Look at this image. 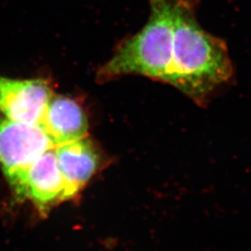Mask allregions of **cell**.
Returning a JSON list of instances; mask_svg holds the SVG:
<instances>
[{
    "label": "cell",
    "instance_id": "obj_7",
    "mask_svg": "<svg viewBox=\"0 0 251 251\" xmlns=\"http://www.w3.org/2000/svg\"><path fill=\"white\" fill-rule=\"evenodd\" d=\"M40 126L57 146L87 137L88 118L77 100L63 95H52Z\"/></svg>",
    "mask_w": 251,
    "mask_h": 251
},
{
    "label": "cell",
    "instance_id": "obj_2",
    "mask_svg": "<svg viewBox=\"0 0 251 251\" xmlns=\"http://www.w3.org/2000/svg\"><path fill=\"white\" fill-rule=\"evenodd\" d=\"M150 15L134 36L118 46L98 71L100 82L139 75L165 82L171 65L174 35V0H148Z\"/></svg>",
    "mask_w": 251,
    "mask_h": 251
},
{
    "label": "cell",
    "instance_id": "obj_1",
    "mask_svg": "<svg viewBox=\"0 0 251 251\" xmlns=\"http://www.w3.org/2000/svg\"><path fill=\"white\" fill-rule=\"evenodd\" d=\"M233 73L225 41L201 27L190 0H174L172 57L165 82L203 105Z\"/></svg>",
    "mask_w": 251,
    "mask_h": 251
},
{
    "label": "cell",
    "instance_id": "obj_3",
    "mask_svg": "<svg viewBox=\"0 0 251 251\" xmlns=\"http://www.w3.org/2000/svg\"><path fill=\"white\" fill-rule=\"evenodd\" d=\"M53 147L41 126L11 121L0 115V169L15 197L30 166Z\"/></svg>",
    "mask_w": 251,
    "mask_h": 251
},
{
    "label": "cell",
    "instance_id": "obj_6",
    "mask_svg": "<svg viewBox=\"0 0 251 251\" xmlns=\"http://www.w3.org/2000/svg\"><path fill=\"white\" fill-rule=\"evenodd\" d=\"M55 152L70 200L80 193L99 171L101 155L97 146L87 137L57 145Z\"/></svg>",
    "mask_w": 251,
    "mask_h": 251
},
{
    "label": "cell",
    "instance_id": "obj_5",
    "mask_svg": "<svg viewBox=\"0 0 251 251\" xmlns=\"http://www.w3.org/2000/svg\"><path fill=\"white\" fill-rule=\"evenodd\" d=\"M16 198L22 201L30 200L43 215H47L56 205L69 200L55 147L44 152L30 166Z\"/></svg>",
    "mask_w": 251,
    "mask_h": 251
},
{
    "label": "cell",
    "instance_id": "obj_4",
    "mask_svg": "<svg viewBox=\"0 0 251 251\" xmlns=\"http://www.w3.org/2000/svg\"><path fill=\"white\" fill-rule=\"evenodd\" d=\"M53 95L43 78L14 79L0 75V115L11 121L40 125Z\"/></svg>",
    "mask_w": 251,
    "mask_h": 251
}]
</instances>
